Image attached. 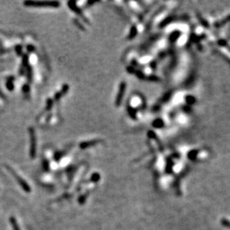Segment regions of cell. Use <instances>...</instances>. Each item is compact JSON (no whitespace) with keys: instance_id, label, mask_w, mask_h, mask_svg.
<instances>
[{"instance_id":"obj_2","label":"cell","mask_w":230,"mask_h":230,"mask_svg":"<svg viewBox=\"0 0 230 230\" xmlns=\"http://www.w3.org/2000/svg\"><path fill=\"white\" fill-rule=\"evenodd\" d=\"M30 136H31V156L32 157L35 156L36 154V136L35 132L33 129H30Z\"/></svg>"},{"instance_id":"obj_1","label":"cell","mask_w":230,"mask_h":230,"mask_svg":"<svg viewBox=\"0 0 230 230\" xmlns=\"http://www.w3.org/2000/svg\"><path fill=\"white\" fill-rule=\"evenodd\" d=\"M25 5L28 7H58L60 3L58 2H37L27 1L24 2Z\"/></svg>"}]
</instances>
